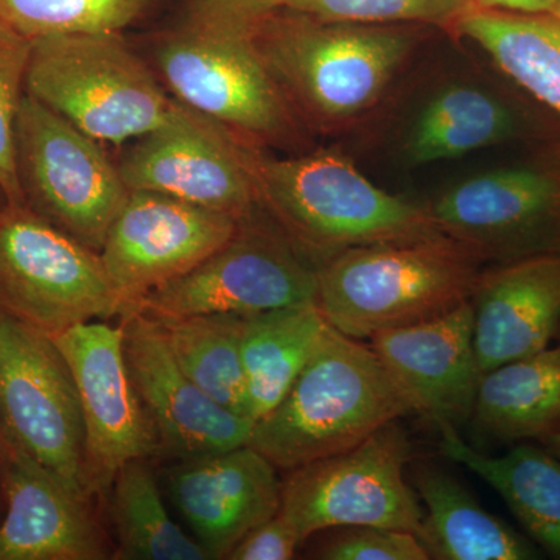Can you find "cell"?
<instances>
[{
	"label": "cell",
	"instance_id": "2e32d148",
	"mask_svg": "<svg viewBox=\"0 0 560 560\" xmlns=\"http://www.w3.org/2000/svg\"><path fill=\"white\" fill-rule=\"evenodd\" d=\"M237 219L156 191L131 190L101 250L131 312L151 291L194 270L221 248Z\"/></svg>",
	"mask_w": 560,
	"mask_h": 560
},
{
	"label": "cell",
	"instance_id": "52a82bcc",
	"mask_svg": "<svg viewBox=\"0 0 560 560\" xmlns=\"http://www.w3.org/2000/svg\"><path fill=\"white\" fill-rule=\"evenodd\" d=\"M423 206L442 235L482 264L560 254V140L458 180Z\"/></svg>",
	"mask_w": 560,
	"mask_h": 560
},
{
	"label": "cell",
	"instance_id": "f546056e",
	"mask_svg": "<svg viewBox=\"0 0 560 560\" xmlns=\"http://www.w3.org/2000/svg\"><path fill=\"white\" fill-rule=\"evenodd\" d=\"M270 11L353 24L419 25L455 32L474 0H265Z\"/></svg>",
	"mask_w": 560,
	"mask_h": 560
},
{
	"label": "cell",
	"instance_id": "7402d4cb",
	"mask_svg": "<svg viewBox=\"0 0 560 560\" xmlns=\"http://www.w3.org/2000/svg\"><path fill=\"white\" fill-rule=\"evenodd\" d=\"M560 420L558 342L481 375L469 425L478 451L485 445L545 441Z\"/></svg>",
	"mask_w": 560,
	"mask_h": 560
},
{
	"label": "cell",
	"instance_id": "5b68a950",
	"mask_svg": "<svg viewBox=\"0 0 560 560\" xmlns=\"http://www.w3.org/2000/svg\"><path fill=\"white\" fill-rule=\"evenodd\" d=\"M482 261L438 234L342 250L318 268L316 305L353 340L440 318L470 301Z\"/></svg>",
	"mask_w": 560,
	"mask_h": 560
},
{
	"label": "cell",
	"instance_id": "7a4b0ae2",
	"mask_svg": "<svg viewBox=\"0 0 560 560\" xmlns=\"http://www.w3.org/2000/svg\"><path fill=\"white\" fill-rule=\"evenodd\" d=\"M267 13L261 0H187L154 47L175 101L253 145L293 142L301 125L254 40V22Z\"/></svg>",
	"mask_w": 560,
	"mask_h": 560
},
{
	"label": "cell",
	"instance_id": "277c9868",
	"mask_svg": "<svg viewBox=\"0 0 560 560\" xmlns=\"http://www.w3.org/2000/svg\"><path fill=\"white\" fill-rule=\"evenodd\" d=\"M410 412L371 346L329 324L289 393L254 423L249 445L290 471L349 451Z\"/></svg>",
	"mask_w": 560,
	"mask_h": 560
},
{
	"label": "cell",
	"instance_id": "4fadbf2b",
	"mask_svg": "<svg viewBox=\"0 0 560 560\" xmlns=\"http://www.w3.org/2000/svg\"><path fill=\"white\" fill-rule=\"evenodd\" d=\"M556 140L558 117L500 72L431 84L397 121L393 145L401 165L425 167L493 147Z\"/></svg>",
	"mask_w": 560,
	"mask_h": 560
},
{
	"label": "cell",
	"instance_id": "7c38bea8",
	"mask_svg": "<svg viewBox=\"0 0 560 560\" xmlns=\"http://www.w3.org/2000/svg\"><path fill=\"white\" fill-rule=\"evenodd\" d=\"M0 433L3 442L92 495L75 382L50 335L0 311Z\"/></svg>",
	"mask_w": 560,
	"mask_h": 560
},
{
	"label": "cell",
	"instance_id": "6da1fadb",
	"mask_svg": "<svg viewBox=\"0 0 560 560\" xmlns=\"http://www.w3.org/2000/svg\"><path fill=\"white\" fill-rule=\"evenodd\" d=\"M422 28L271 11L254 22L253 35L298 119L319 131L340 132L374 116L386 102L422 46Z\"/></svg>",
	"mask_w": 560,
	"mask_h": 560
},
{
	"label": "cell",
	"instance_id": "8992f818",
	"mask_svg": "<svg viewBox=\"0 0 560 560\" xmlns=\"http://www.w3.org/2000/svg\"><path fill=\"white\" fill-rule=\"evenodd\" d=\"M25 94L98 142L139 139L168 119L175 98L120 33L32 40Z\"/></svg>",
	"mask_w": 560,
	"mask_h": 560
},
{
	"label": "cell",
	"instance_id": "8d00e7d4",
	"mask_svg": "<svg viewBox=\"0 0 560 560\" xmlns=\"http://www.w3.org/2000/svg\"><path fill=\"white\" fill-rule=\"evenodd\" d=\"M3 451H5V442H3L2 433H0V460H2Z\"/></svg>",
	"mask_w": 560,
	"mask_h": 560
},
{
	"label": "cell",
	"instance_id": "5bb4252c",
	"mask_svg": "<svg viewBox=\"0 0 560 560\" xmlns=\"http://www.w3.org/2000/svg\"><path fill=\"white\" fill-rule=\"evenodd\" d=\"M249 147L176 102L168 119L136 139L117 167L130 191H156L242 220L259 208Z\"/></svg>",
	"mask_w": 560,
	"mask_h": 560
},
{
	"label": "cell",
	"instance_id": "9c48e42d",
	"mask_svg": "<svg viewBox=\"0 0 560 560\" xmlns=\"http://www.w3.org/2000/svg\"><path fill=\"white\" fill-rule=\"evenodd\" d=\"M0 311L55 337L131 313L97 250L22 206L0 219Z\"/></svg>",
	"mask_w": 560,
	"mask_h": 560
},
{
	"label": "cell",
	"instance_id": "4dcf8cb0",
	"mask_svg": "<svg viewBox=\"0 0 560 560\" xmlns=\"http://www.w3.org/2000/svg\"><path fill=\"white\" fill-rule=\"evenodd\" d=\"M32 40L0 22V189L10 206H22L14 162V127L25 95Z\"/></svg>",
	"mask_w": 560,
	"mask_h": 560
},
{
	"label": "cell",
	"instance_id": "ac0fdd59",
	"mask_svg": "<svg viewBox=\"0 0 560 560\" xmlns=\"http://www.w3.org/2000/svg\"><path fill=\"white\" fill-rule=\"evenodd\" d=\"M370 341L412 410L441 434L459 433L469 423L481 378L470 301L440 318L381 331Z\"/></svg>",
	"mask_w": 560,
	"mask_h": 560
},
{
	"label": "cell",
	"instance_id": "d6986e66",
	"mask_svg": "<svg viewBox=\"0 0 560 560\" xmlns=\"http://www.w3.org/2000/svg\"><path fill=\"white\" fill-rule=\"evenodd\" d=\"M167 485L172 503L210 560L228 559L282 504L278 467L249 444L179 459Z\"/></svg>",
	"mask_w": 560,
	"mask_h": 560
},
{
	"label": "cell",
	"instance_id": "ffe728a7",
	"mask_svg": "<svg viewBox=\"0 0 560 560\" xmlns=\"http://www.w3.org/2000/svg\"><path fill=\"white\" fill-rule=\"evenodd\" d=\"M0 467L7 515L0 525V560H102L108 544L90 499L49 467L5 444Z\"/></svg>",
	"mask_w": 560,
	"mask_h": 560
},
{
	"label": "cell",
	"instance_id": "9a60e30c",
	"mask_svg": "<svg viewBox=\"0 0 560 560\" xmlns=\"http://www.w3.org/2000/svg\"><path fill=\"white\" fill-rule=\"evenodd\" d=\"M51 338L68 361L79 394L92 493L103 492L125 464L160 453L156 431L125 359L124 329L121 324L90 320Z\"/></svg>",
	"mask_w": 560,
	"mask_h": 560
},
{
	"label": "cell",
	"instance_id": "83f0119b",
	"mask_svg": "<svg viewBox=\"0 0 560 560\" xmlns=\"http://www.w3.org/2000/svg\"><path fill=\"white\" fill-rule=\"evenodd\" d=\"M156 319L164 327L173 355L191 381L228 410L248 418L241 353L242 316Z\"/></svg>",
	"mask_w": 560,
	"mask_h": 560
},
{
	"label": "cell",
	"instance_id": "cb8c5ba5",
	"mask_svg": "<svg viewBox=\"0 0 560 560\" xmlns=\"http://www.w3.org/2000/svg\"><path fill=\"white\" fill-rule=\"evenodd\" d=\"M441 436L442 453L488 482L540 551L560 560V459L530 442L490 456L455 431Z\"/></svg>",
	"mask_w": 560,
	"mask_h": 560
},
{
	"label": "cell",
	"instance_id": "1f68e13d",
	"mask_svg": "<svg viewBox=\"0 0 560 560\" xmlns=\"http://www.w3.org/2000/svg\"><path fill=\"white\" fill-rule=\"evenodd\" d=\"M313 558L324 560H430L419 537L410 530L381 526H341L323 530ZM319 534V533H318Z\"/></svg>",
	"mask_w": 560,
	"mask_h": 560
},
{
	"label": "cell",
	"instance_id": "e0dca14e",
	"mask_svg": "<svg viewBox=\"0 0 560 560\" xmlns=\"http://www.w3.org/2000/svg\"><path fill=\"white\" fill-rule=\"evenodd\" d=\"M121 329L128 370L160 452L189 459L249 444L256 422L228 410L191 381L173 355L160 320L135 311L121 318Z\"/></svg>",
	"mask_w": 560,
	"mask_h": 560
},
{
	"label": "cell",
	"instance_id": "f1b7e54d",
	"mask_svg": "<svg viewBox=\"0 0 560 560\" xmlns=\"http://www.w3.org/2000/svg\"><path fill=\"white\" fill-rule=\"evenodd\" d=\"M156 0H0V22L31 40L72 33H121Z\"/></svg>",
	"mask_w": 560,
	"mask_h": 560
},
{
	"label": "cell",
	"instance_id": "d590c367",
	"mask_svg": "<svg viewBox=\"0 0 560 560\" xmlns=\"http://www.w3.org/2000/svg\"><path fill=\"white\" fill-rule=\"evenodd\" d=\"M9 200H7L5 195H3L2 189H0V219H2L3 212L9 208Z\"/></svg>",
	"mask_w": 560,
	"mask_h": 560
},
{
	"label": "cell",
	"instance_id": "30bf717a",
	"mask_svg": "<svg viewBox=\"0 0 560 560\" xmlns=\"http://www.w3.org/2000/svg\"><path fill=\"white\" fill-rule=\"evenodd\" d=\"M318 268L260 208L200 265L151 291L136 311L154 318L261 313L316 302Z\"/></svg>",
	"mask_w": 560,
	"mask_h": 560
},
{
	"label": "cell",
	"instance_id": "603a6c76",
	"mask_svg": "<svg viewBox=\"0 0 560 560\" xmlns=\"http://www.w3.org/2000/svg\"><path fill=\"white\" fill-rule=\"evenodd\" d=\"M412 478L425 504L418 537L430 559H541L528 536L486 511L448 471L420 464Z\"/></svg>",
	"mask_w": 560,
	"mask_h": 560
},
{
	"label": "cell",
	"instance_id": "e575fe53",
	"mask_svg": "<svg viewBox=\"0 0 560 560\" xmlns=\"http://www.w3.org/2000/svg\"><path fill=\"white\" fill-rule=\"evenodd\" d=\"M544 447L547 448L548 452L552 453L556 458L560 459V420L558 429H556L555 433L545 441Z\"/></svg>",
	"mask_w": 560,
	"mask_h": 560
},
{
	"label": "cell",
	"instance_id": "484cf974",
	"mask_svg": "<svg viewBox=\"0 0 560 560\" xmlns=\"http://www.w3.org/2000/svg\"><path fill=\"white\" fill-rule=\"evenodd\" d=\"M329 323L316 302L242 318L248 418L268 415L304 370Z\"/></svg>",
	"mask_w": 560,
	"mask_h": 560
},
{
	"label": "cell",
	"instance_id": "d6a6232c",
	"mask_svg": "<svg viewBox=\"0 0 560 560\" xmlns=\"http://www.w3.org/2000/svg\"><path fill=\"white\" fill-rule=\"evenodd\" d=\"M304 544L280 512L246 534L228 556L230 560H290Z\"/></svg>",
	"mask_w": 560,
	"mask_h": 560
},
{
	"label": "cell",
	"instance_id": "3957f363",
	"mask_svg": "<svg viewBox=\"0 0 560 560\" xmlns=\"http://www.w3.org/2000/svg\"><path fill=\"white\" fill-rule=\"evenodd\" d=\"M249 164L259 208L316 268L342 250L441 234L425 206L375 186L341 154L275 158L250 143Z\"/></svg>",
	"mask_w": 560,
	"mask_h": 560
},
{
	"label": "cell",
	"instance_id": "44dd1931",
	"mask_svg": "<svg viewBox=\"0 0 560 560\" xmlns=\"http://www.w3.org/2000/svg\"><path fill=\"white\" fill-rule=\"evenodd\" d=\"M470 305L481 375L547 349L560 335V254L481 270Z\"/></svg>",
	"mask_w": 560,
	"mask_h": 560
},
{
	"label": "cell",
	"instance_id": "836d02e7",
	"mask_svg": "<svg viewBox=\"0 0 560 560\" xmlns=\"http://www.w3.org/2000/svg\"><path fill=\"white\" fill-rule=\"evenodd\" d=\"M474 2L482 9L545 13L560 18V0H474Z\"/></svg>",
	"mask_w": 560,
	"mask_h": 560
},
{
	"label": "cell",
	"instance_id": "ba28073f",
	"mask_svg": "<svg viewBox=\"0 0 560 560\" xmlns=\"http://www.w3.org/2000/svg\"><path fill=\"white\" fill-rule=\"evenodd\" d=\"M25 208L101 253L130 189L98 140L25 94L14 127Z\"/></svg>",
	"mask_w": 560,
	"mask_h": 560
},
{
	"label": "cell",
	"instance_id": "d4e9b609",
	"mask_svg": "<svg viewBox=\"0 0 560 560\" xmlns=\"http://www.w3.org/2000/svg\"><path fill=\"white\" fill-rule=\"evenodd\" d=\"M453 35L485 51L503 75L560 121L559 16L475 5Z\"/></svg>",
	"mask_w": 560,
	"mask_h": 560
},
{
	"label": "cell",
	"instance_id": "8fae6325",
	"mask_svg": "<svg viewBox=\"0 0 560 560\" xmlns=\"http://www.w3.org/2000/svg\"><path fill=\"white\" fill-rule=\"evenodd\" d=\"M411 453L407 431L390 422L349 451L290 470L279 512L302 541L360 525L418 536L423 510L405 477Z\"/></svg>",
	"mask_w": 560,
	"mask_h": 560
},
{
	"label": "cell",
	"instance_id": "4316f807",
	"mask_svg": "<svg viewBox=\"0 0 560 560\" xmlns=\"http://www.w3.org/2000/svg\"><path fill=\"white\" fill-rule=\"evenodd\" d=\"M116 534L113 559L209 560L191 534L173 521L145 459L125 464L109 486Z\"/></svg>",
	"mask_w": 560,
	"mask_h": 560
}]
</instances>
